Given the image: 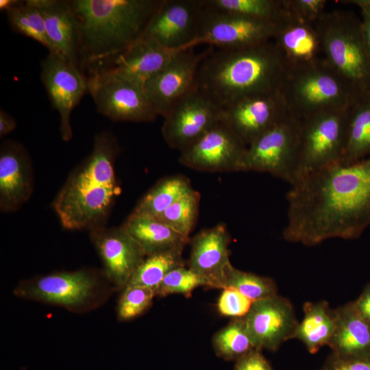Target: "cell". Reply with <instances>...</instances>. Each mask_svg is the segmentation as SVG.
<instances>
[{"instance_id": "1", "label": "cell", "mask_w": 370, "mask_h": 370, "mask_svg": "<svg viewBox=\"0 0 370 370\" xmlns=\"http://www.w3.org/2000/svg\"><path fill=\"white\" fill-rule=\"evenodd\" d=\"M286 201V241L314 246L358 238L370 225V158L306 175L291 185Z\"/></svg>"}, {"instance_id": "2", "label": "cell", "mask_w": 370, "mask_h": 370, "mask_svg": "<svg viewBox=\"0 0 370 370\" xmlns=\"http://www.w3.org/2000/svg\"><path fill=\"white\" fill-rule=\"evenodd\" d=\"M286 67L273 40L237 49L212 47L196 87L221 109L242 99L278 93Z\"/></svg>"}, {"instance_id": "3", "label": "cell", "mask_w": 370, "mask_h": 370, "mask_svg": "<svg viewBox=\"0 0 370 370\" xmlns=\"http://www.w3.org/2000/svg\"><path fill=\"white\" fill-rule=\"evenodd\" d=\"M119 152L112 134L95 135L91 153L71 173L53 201L64 229L90 232L106 225L121 193L114 169Z\"/></svg>"}, {"instance_id": "4", "label": "cell", "mask_w": 370, "mask_h": 370, "mask_svg": "<svg viewBox=\"0 0 370 370\" xmlns=\"http://www.w3.org/2000/svg\"><path fill=\"white\" fill-rule=\"evenodd\" d=\"M68 1L77 22L84 64L95 66L138 41L163 0Z\"/></svg>"}, {"instance_id": "5", "label": "cell", "mask_w": 370, "mask_h": 370, "mask_svg": "<svg viewBox=\"0 0 370 370\" xmlns=\"http://www.w3.org/2000/svg\"><path fill=\"white\" fill-rule=\"evenodd\" d=\"M314 27L324 60L347 84L357 102L370 99V60L360 18L350 11H325Z\"/></svg>"}, {"instance_id": "6", "label": "cell", "mask_w": 370, "mask_h": 370, "mask_svg": "<svg viewBox=\"0 0 370 370\" xmlns=\"http://www.w3.org/2000/svg\"><path fill=\"white\" fill-rule=\"evenodd\" d=\"M279 94L288 114L300 121L329 110L350 108L357 102L347 84L323 57L286 71Z\"/></svg>"}, {"instance_id": "7", "label": "cell", "mask_w": 370, "mask_h": 370, "mask_svg": "<svg viewBox=\"0 0 370 370\" xmlns=\"http://www.w3.org/2000/svg\"><path fill=\"white\" fill-rule=\"evenodd\" d=\"M88 84L97 110L112 121L147 123L158 116L144 85L112 68L92 69Z\"/></svg>"}, {"instance_id": "8", "label": "cell", "mask_w": 370, "mask_h": 370, "mask_svg": "<svg viewBox=\"0 0 370 370\" xmlns=\"http://www.w3.org/2000/svg\"><path fill=\"white\" fill-rule=\"evenodd\" d=\"M14 293L21 298L74 312L97 306L106 295L98 275L86 269L52 273L26 280L19 283Z\"/></svg>"}, {"instance_id": "9", "label": "cell", "mask_w": 370, "mask_h": 370, "mask_svg": "<svg viewBox=\"0 0 370 370\" xmlns=\"http://www.w3.org/2000/svg\"><path fill=\"white\" fill-rule=\"evenodd\" d=\"M349 109L329 110L301 120L299 159L295 183L341 162L346 145Z\"/></svg>"}, {"instance_id": "10", "label": "cell", "mask_w": 370, "mask_h": 370, "mask_svg": "<svg viewBox=\"0 0 370 370\" xmlns=\"http://www.w3.org/2000/svg\"><path fill=\"white\" fill-rule=\"evenodd\" d=\"M301 121L288 114L247 147L243 171L268 173L291 185L299 159Z\"/></svg>"}, {"instance_id": "11", "label": "cell", "mask_w": 370, "mask_h": 370, "mask_svg": "<svg viewBox=\"0 0 370 370\" xmlns=\"http://www.w3.org/2000/svg\"><path fill=\"white\" fill-rule=\"evenodd\" d=\"M204 4L198 45L241 48L273 40L278 32L279 26L269 21L216 10Z\"/></svg>"}, {"instance_id": "12", "label": "cell", "mask_w": 370, "mask_h": 370, "mask_svg": "<svg viewBox=\"0 0 370 370\" xmlns=\"http://www.w3.org/2000/svg\"><path fill=\"white\" fill-rule=\"evenodd\" d=\"M247 145L223 121L180 151L184 166L206 172L243 171Z\"/></svg>"}, {"instance_id": "13", "label": "cell", "mask_w": 370, "mask_h": 370, "mask_svg": "<svg viewBox=\"0 0 370 370\" xmlns=\"http://www.w3.org/2000/svg\"><path fill=\"white\" fill-rule=\"evenodd\" d=\"M221 113L222 109L195 87L164 117L163 138L169 147L180 151L221 121Z\"/></svg>"}, {"instance_id": "14", "label": "cell", "mask_w": 370, "mask_h": 370, "mask_svg": "<svg viewBox=\"0 0 370 370\" xmlns=\"http://www.w3.org/2000/svg\"><path fill=\"white\" fill-rule=\"evenodd\" d=\"M203 0H163L142 38L171 49L198 45Z\"/></svg>"}, {"instance_id": "15", "label": "cell", "mask_w": 370, "mask_h": 370, "mask_svg": "<svg viewBox=\"0 0 370 370\" xmlns=\"http://www.w3.org/2000/svg\"><path fill=\"white\" fill-rule=\"evenodd\" d=\"M40 78L53 108L59 112L62 139L69 141L73 136L71 114L88 92V77L73 63L49 53L41 64Z\"/></svg>"}, {"instance_id": "16", "label": "cell", "mask_w": 370, "mask_h": 370, "mask_svg": "<svg viewBox=\"0 0 370 370\" xmlns=\"http://www.w3.org/2000/svg\"><path fill=\"white\" fill-rule=\"evenodd\" d=\"M212 47L199 52L195 47L180 51L145 83L146 95L158 116L164 118L179 100L196 87L199 66Z\"/></svg>"}, {"instance_id": "17", "label": "cell", "mask_w": 370, "mask_h": 370, "mask_svg": "<svg viewBox=\"0 0 370 370\" xmlns=\"http://www.w3.org/2000/svg\"><path fill=\"white\" fill-rule=\"evenodd\" d=\"M256 349L275 351L293 339L299 321L291 301L278 294L253 302L243 317Z\"/></svg>"}, {"instance_id": "18", "label": "cell", "mask_w": 370, "mask_h": 370, "mask_svg": "<svg viewBox=\"0 0 370 370\" xmlns=\"http://www.w3.org/2000/svg\"><path fill=\"white\" fill-rule=\"evenodd\" d=\"M90 241L103 266L104 275L117 288H124L146 258L137 241L121 225L90 231Z\"/></svg>"}, {"instance_id": "19", "label": "cell", "mask_w": 370, "mask_h": 370, "mask_svg": "<svg viewBox=\"0 0 370 370\" xmlns=\"http://www.w3.org/2000/svg\"><path fill=\"white\" fill-rule=\"evenodd\" d=\"M288 114L278 92L246 98L223 108L221 121L248 146Z\"/></svg>"}, {"instance_id": "20", "label": "cell", "mask_w": 370, "mask_h": 370, "mask_svg": "<svg viewBox=\"0 0 370 370\" xmlns=\"http://www.w3.org/2000/svg\"><path fill=\"white\" fill-rule=\"evenodd\" d=\"M230 241L224 223L205 229L190 238L188 268L201 277L208 287L223 288L226 272L232 265L230 260Z\"/></svg>"}, {"instance_id": "21", "label": "cell", "mask_w": 370, "mask_h": 370, "mask_svg": "<svg viewBox=\"0 0 370 370\" xmlns=\"http://www.w3.org/2000/svg\"><path fill=\"white\" fill-rule=\"evenodd\" d=\"M33 190L30 159L18 143L7 141L0 150V208L13 212L27 201Z\"/></svg>"}, {"instance_id": "22", "label": "cell", "mask_w": 370, "mask_h": 370, "mask_svg": "<svg viewBox=\"0 0 370 370\" xmlns=\"http://www.w3.org/2000/svg\"><path fill=\"white\" fill-rule=\"evenodd\" d=\"M40 11L53 52L82 69L77 22L68 1L30 0Z\"/></svg>"}, {"instance_id": "23", "label": "cell", "mask_w": 370, "mask_h": 370, "mask_svg": "<svg viewBox=\"0 0 370 370\" xmlns=\"http://www.w3.org/2000/svg\"><path fill=\"white\" fill-rule=\"evenodd\" d=\"M273 42L286 71L308 66L323 57L314 25L307 23L295 15L278 27Z\"/></svg>"}, {"instance_id": "24", "label": "cell", "mask_w": 370, "mask_h": 370, "mask_svg": "<svg viewBox=\"0 0 370 370\" xmlns=\"http://www.w3.org/2000/svg\"><path fill=\"white\" fill-rule=\"evenodd\" d=\"M183 50L185 49H169L153 40L141 38L125 51L106 62V66L144 85Z\"/></svg>"}, {"instance_id": "25", "label": "cell", "mask_w": 370, "mask_h": 370, "mask_svg": "<svg viewBox=\"0 0 370 370\" xmlns=\"http://www.w3.org/2000/svg\"><path fill=\"white\" fill-rule=\"evenodd\" d=\"M335 330L328 346L341 357L370 354V323L356 308L354 301L334 309Z\"/></svg>"}, {"instance_id": "26", "label": "cell", "mask_w": 370, "mask_h": 370, "mask_svg": "<svg viewBox=\"0 0 370 370\" xmlns=\"http://www.w3.org/2000/svg\"><path fill=\"white\" fill-rule=\"evenodd\" d=\"M140 245L146 256L183 250L190 238H186L158 219L132 212L121 225Z\"/></svg>"}, {"instance_id": "27", "label": "cell", "mask_w": 370, "mask_h": 370, "mask_svg": "<svg viewBox=\"0 0 370 370\" xmlns=\"http://www.w3.org/2000/svg\"><path fill=\"white\" fill-rule=\"evenodd\" d=\"M304 318L299 322L294 338L304 343L312 354L325 345H329L335 325L334 309L322 300L307 301L303 306Z\"/></svg>"}, {"instance_id": "28", "label": "cell", "mask_w": 370, "mask_h": 370, "mask_svg": "<svg viewBox=\"0 0 370 370\" xmlns=\"http://www.w3.org/2000/svg\"><path fill=\"white\" fill-rule=\"evenodd\" d=\"M370 158V99L349 109L346 145L339 163L348 165Z\"/></svg>"}, {"instance_id": "29", "label": "cell", "mask_w": 370, "mask_h": 370, "mask_svg": "<svg viewBox=\"0 0 370 370\" xmlns=\"http://www.w3.org/2000/svg\"><path fill=\"white\" fill-rule=\"evenodd\" d=\"M193 189L190 180L184 175L165 177L140 199L132 212L157 218L174 202Z\"/></svg>"}, {"instance_id": "30", "label": "cell", "mask_w": 370, "mask_h": 370, "mask_svg": "<svg viewBox=\"0 0 370 370\" xmlns=\"http://www.w3.org/2000/svg\"><path fill=\"white\" fill-rule=\"evenodd\" d=\"M207 6L269 21L280 26L295 16L288 0H203Z\"/></svg>"}, {"instance_id": "31", "label": "cell", "mask_w": 370, "mask_h": 370, "mask_svg": "<svg viewBox=\"0 0 370 370\" xmlns=\"http://www.w3.org/2000/svg\"><path fill=\"white\" fill-rule=\"evenodd\" d=\"M182 251L173 250L146 256L130 278L127 286L149 288L156 293L169 272L185 265Z\"/></svg>"}, {"instance_id": "32", "label": "cell", "mask_w": 370, "mask_h": 370, "mask_svg": "<svg viewBox=\"0 0 370 370\" xmlns=\"http://www.w3.org/2000/svg\"><path fill=\"white\" fill-rule=\"evenodd\" d=\"M6 12L9 23L14 31L38 42L48 49L49 53L53 52L43 16L30 0L23 1Z\"/></svg>"}, {"instance_id": "33", "label": "cell", "mask_w": 370, "mask_h": 370, "mask_svg": "<svg viewBox=\"0 0 370 370\" xmlns=\"http://www.w3.org/2000/svg\"><path fill=\"white\" fill-rule=\"evenodd\" d=\"M217 354L226 359L237 360L256 349L243 317L233 319L212 338Z\"/></svg>"}, {"instance_id": "34", "label": "cell", "mask_w": 370, "mask_h": 370, "mask_svg": "<svg viewBox=\"0 0 370 370\" xmlns=\"http://www.w3.org/2000/svg\"><path fill=\"white\" fill-rule=\"evenodd\" d=\"M200 200V193L193 189L174 202L156 219L190 238L189 235L198 217Z\"/></svg>"}, {"instance_id": "35", "label": "cell", "mask_w": 370, "mask_h": 370, "mask_svg": "<svg viewBox=\"0 0 370 370\" xmlns=\"http://www.w3.org/2000/svg\"><path fill=\"white\" fill-rule=\"evenodd\" d=\"M232 287L255 301L278 294V286L270 278L239 270L232 265L226 272L223 288Z\"/></svg>"}, {"instance_id": "36", "label": "cell", "mask_w": 370, "mask_h": 370, "mask_svg": "<svg viewBox=\"0 0 370 370\" xmlns=\"http://www.w3.org/2000/svg\"><path fill=\"white\" fill-rule=\"evenodd\" d=\"M208 286L207 282L188 267H177L169 272L156 291V296L171 294H190L199 286Z\"/></svg>"}, {"instance_id": "37", "label": "cell", "mask_w": 370, "mask_h": 370, "mask_svg": "<svg viewBox=\"0 0 370 370\" xmlns=\"http://www.w3.org/2000/svg\"><path fill=\"white\" fill-rule=\"evenodd\" d=\"M119 299L118 317L122 321L134 319L144 312L152 304L155 292L147 287L127 286Z\"/></svg>"}, {"instance_id": "38", "label": "cell", "mask_w": 370, "mask_h": 370, "mask_svg": "<svg viewBox=\"0 0 370 370\" xmlns=\"http://www.w3.org/2000/svg\"><path fill=\"white\" fill-rule=\"evenodd\" d=\"M222 290L217 301L219 312L233 319L245 317L254 301L234 288L226 287Z\"/></svg>"}, {"instance_id": "39", "label": "cell", "mask_w": 370, "mask_h": 370, "mask_svg": "<svg viewBox=\"0 0 370 370\" xmlns=\"http://www.w3.org/2000/svg\"><path fill=\"white\" fill-rule=\"evenodd\" d=\"M325 0H288L293 13L300 20L314 25L325 12Z\"/></svg>"}, {"instance_id": "40", "label": "cell", "mask_w": 370, "mask_h": 370, "mask_svg": "<svg viewBox=\"0 0 370 370\" xmlns=\"http://www.w3.org/2000/svg\"><path fill=\"white\" fill-rule=\"evenodd\" d=\"M321 370H370V354L351 358L333 354Z\"/></svg>"}, {"instance_id": "41", "label": "cell", "mask_w": 370, "mask_h": 370, "mask_svg": "<svg viewBox=\"0 0 370 370\" xmlns=\"http://www.w3.org/2000/svg\"><path fill=\"white\" fill-rule=\"evenodd\" d=\"M234 370H272L271 366L260 354L254 349L237 360Z\"/></svg>"}, {"instance_id": "42", "label": "cell", "mask_w": 370, "mask_h": 370, "mask_svg": "<svg viewBox=\"0 0 370 370\" xmlns=\"http://www.w3.org/2000/svg\"><path fill=\"white\" fill-rule=\"evenodd\" d=\"M344 2L357 7L360 11L363 36L370 60V0H348Z\"/></svg>"}, {"instance_id": "43", "label": "cell", "mask_w": 370, "mask_h": 370, "mask_svg": "<svg viewBox=\"0 0 370 370\" xmlns=\"http://www.w3.org/2000/svg\"><path fill=\"white\" fill-rule=\"evenodd\" d=\"M354 304L360 315L370 323V282Z\"/></svg>"}, {"instance_id": "44", "label": "cell", "mask_w": 370, "mask_h": 370, "mask_svg": "<svg viewBox=\"0 0 370 370\" xmlns=\"http://www.w3.org/2000/svg\"><path fill=\"white\" fill-rule=\"evenodd\" d=\"M16 126V123L13 117L8 112L0 110V136L3 137L13 131Z\"/></svg>"}, {"instance_id": "45", "label": "cell", "mask_w": 370, "mask_h": 370, "mask_svg": "<svg viewBox=\"0 0 370 370\" xmlns=\"http://www.w3.org/2000/svg\"><path fill=\"white\" fill-rule=\"evenodd\" d=\"M23 1L17 0H1L0 1V10L3 11H8L12 8L21 3Z\"/></svg>"}]
</instances>
